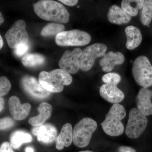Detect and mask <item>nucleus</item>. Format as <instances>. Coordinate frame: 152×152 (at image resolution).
<instances>
[{"label": "nucleus", "mask_w": 152, "mask_h": 152, "mask_svg": "<svg viewBox=\"0 0 152 152\" xmlns=\"http://www.w3.org/2000/svg\"><path fill=\"white\" fill-rule=\"evenodd\" d=\"M33 7L37 15L45 20L58 23H67L69 20V14L67 10L58 2L43 0L36 3Z\"/></svg>", "instance_id": "1"}, {"label": "nucleus", "mask_w": 152, "mask_h": 152, "mask_svg": "<svg viewBox=\"0 0 152 152\" xmlns=\"http://www.w3.org/2000/svg\"><path fill=\"white\" fill-rule=\"evenodd\" d=\"M124 107L119 104H113L101 126L105 133L112 137L121 135L124 131V127L121 120L126 116Z\"/></svg>", "instance_id": "2"}, {"label": "nucleus", "mask_w": 152, "mask_h": 152, "mask_svg": "<svg viewBox=\"0 0 152 152\" xmlns=\"http://www.w3.org/2000/svg\"><path fill=\"white\" fill-rule=\"evenodd\" d=\"M97 123L89 118H85L76 124L73 131V142L80 148L89 144L93 134L97 128Z\"/></svg>", "instance_id": "3"}, {"label": "nucleus", "mask_w": 152, "mask_h": 152, "mask_svg": "<svg viewBox=\"0 0 152 152\" xmlns=\"http://www.w3.org/2000/svg\"><path fill=\"white\" fill-rule=\"evenodd\" d=\"M132 74L136 83L144 88L152 86V65L145 56L138 57L133 63Z\"/></svg>", "instance_id": "4"}, {"label": "nucleus", "mask_w": 152, "mask_h": 152, "mask_svg": "<svg viewBox=\"0 0 152 152\" xmlns=\"http://www.w3.org/2000/svg\"><path fill=\"white\" fill-rule=\"evenodd\" d=\"M91 36L86 32L80 30L64 31L56 37V42L61 46H82L88 45Z\"/></svg>", "instance_id": "5"}, {"label": "nucleus", "mask_w": 152, "mask_h": 152, "mask_svg": "<svg viewBox=\"0 0 152 152\" xmlns=\"http://www.w3.org/2000/svg\"><path fill=\"white\" fill-rule=\"evenodd\" d=\"M148 120L137 108H133L129 113V118L126 128V135L130 138L139 137L145 130Z\"/></svg>", "instance_id": "6"}, {"label": "nucleus", "mask_w": 152, "mask_h": 152, "mask_svg": "<svg viewBox=\"0 0 152 152\" xmlns=\"http://www.w3.org/2000/svg\"><path fill=\"white\" fill-rule=\"evenodd\" d=\"M5 37L9 46L12 49L27 44L29 37L24 21L20 20L15 22L6 33Z\"/></svg>", "instance_id": "7"}, {"label": "nucleus", "mask_w": 152, "mask_h": 152, "mask_svg": "<svg viewBox=\"0 0 152 152\" xmlns=\"http://www.w3.org/2000/svg\"><path fill=\"white\" fill-rule=\"evenodd\" d=\"M107 48L105 44L99 43L93 44L86 48L80 58V69L84 72L91 69L97 58L104 56Z\"/></svg>", "instance_id": "8"}, {"label": "nucleus", "mask_w": 152, "mask_h": 152, "mask_svg": "<svg viewBox=\"0 0 152 152\" xmlns=\"http://www.w3.org/2000/svg\"><path fill=\"white\" fill-rule=\"evenodd\" d=\"M83 51L80 48L74 49L72 51L66 50L59 61V66L61 69L69 74H75L80 69V58Z\"/></svg>", "instance_id": "9"}, {"label": "nucleus", "mask_w": 152, "mask_h": 152, "mask_svg": "<svg viewBox=\"0 0 152 152\" xmlns=\"http://www.w3.org/2000/svg\"><path fill=\"white\" fill-rule=\"evenodd\" d=\"M21 84L25 91L35 99H45L50 94V93L44 88L39 81L32 76L23 77L21 80Z\"/></svg>", "instance_id": "10"}, {"label": "nucleus", "mask_w": 152, "mask_h": 152, "mask_svg": "<svg viewBox=\"0 0 152 152\" xmlns=\"http://www.w3.org/2000/svg\"><path fill=\"white\" fill-rule=\"evenodd\" d=\"M114 83L103 85L99 90L100 94L107 102L114 104H119L124 100V93Z\"/></svg>", "instance_id": "11"}, {"label": "nucleus", "mask_w": 152, "mask_h": 152, "mask_svg": "<svg viewBox=\"0 0 152 152\" xmlns=\"http://www.w3.org/2000/svg\"><path fill=\"white\" fill-rule=\"evenodd\" d=\"M33 134L37 136L39 142L43 143H52L56 140L57 136V130L53 125L46 124L35 126L32 129Z\"/></svg>", "instance_id": "12"}, {"label": "nucleus", "mask_w": 152, "mask_h": 152, "mask_svg": "<svg viewBox=\"0 0 152 152\" xmlns=\"http://www.w3.org/2000/svg\"><path fill=\"white\" fill-rule=\"evenodd\" d=\"M8 103L11 115L14 119L17 121H22L26 118L31 108L30 104H21L18 98L15 96H12L10 98Z\"/></svg>", "instance_id": "13"}, {"label": "nucleus", "mask_w": 152, "mask_h": 152, "mask_svg": "<svg viewBox=\"0 0 152 152\" xmlns=\"http://www.w3.org/2000/svg\"><path fill=\"white\" fill-rule=\"evenodd\" d=\"M152 97L151 90L142 88L136 98L137 108L146 116L152 115Z\"/></svg>", "instance_id": "14"}, {"label": "nucleus", "mask_w": 152, "mask_h": 152, "mask_svg": "<svg viewBox=\"0 0 152 152\" xmlns=\"http://www.w3.org/2000/svg\"><path fill=\"white\" fill-rule=\"evenodd\" d=\"M124 61V56L121 52L110 51L105 54L99 61V64L104 72H110L116 66L123 64Z\"/></svg>", "instance_id": "15"}, {"label": "nucleus", "mask_w": 152, "mask_h": 152, "mask_svg": "<svg viewBox=\"0 0 152 152\" xmlns=\"http://www.w3.org/2000/svg\"><path fill=\"white\" fill-rule=\"evenodd\" d=\"M39 81L44 88L50 93H60L64 90V86L50 73L45 71L40 73Z\"/></svg>", "instance_id": "16"}, {"label": "nucleus", "mask_w": 152, "mask_h": 152, "mask_svg": "<svg viewBox=\"0 0 152 152\" xmlns=\"http://www.w3.org/2000/svg\"><path fill=\"white\" fill-rule=\"evenodd\" d=\"M107 18L112 23L121 25L130 21L132 17L125 12L121 8L113 5L109 9Z\"/></svg>", "instance_id": "17"}, {"label": "nucleus", "mask_w": 152, "mask_h": 152, "mask_svg": "<svg viewBox=\"0 0 152 152\" xmlns=\"http://www.w3.org/2000/svg\"><path fill=\"white\" fill-rule=\"evenodd\" d=\"M73 129L71 124L67 123L63 126L59 135L56 139V148L61 150L70 146L73 141Z\"/></svg>", "instance_id": "18"}, {"label": "nucleus", "mask_w": 152, "mask_h": 152, "mask_svg": "<svg viewBox=\"0 0 152 152\" xmlns=\"http://www.w3.org/2000/svg\"><path fill=\"white\" fill-rule=\"evenodd\" d=\"M39 115L32 117L29 120V123L34 126H37L43 125L45 122L50 117L53 108L51 105L46 102L41 103L38 108Z\"/></svg>", "instance_id": "19"}, {"label": "nucleus", "mask_w": 152, "mask_h": 152, "mask_svg": "<svg viewBox=\"0 0 152 152\" xmlns=\"http://www.w3.org/2000/svg\"><path fill=\"white\" fill-rule=\"evenodd\" d=\"M127 37L126 47L128 50H132L137 48L142 41L140 30L134 26H128L125 28Z\"/></svg>", "instance_id": "20"}, {"label": "nucleus", "mask_w": 152, "mask_h": 152, "mask_svg": "<svg viewBox=\"0 0 152 152\" xmlns=\"http://www.w3.org/2000/svg\"><path fill=\"white\" fill-rule=\"evenodd\" d=\"M32 138L29 133L24 131L18 130L11 135L10 143L14 149H17L25 143L31 142Z\"/></svg>", "instance_id": "21"}, {"label": "nucleus", "mask_w": 152, "mask_h": 152, "mask_svg": "<svg viewBox=\"0 0 152 152\" xmlns=\"http://www.w3.org/2000/svg\"><path fill=\"white\" fill-rule=\"evenodd\" d=\"M143 0H123L122 1L121 8L131 17L136 16L139 10L142 8Z\"/></svg>", "instance_id": "22"}, {"label": "nucleus", "mask_w": 152, "mask_h": 152, "mask_svg": "<svg viewBox=\"0 0 152 152\" xmlns=\"http://www.w3.org/2000/svg\"><path fill=\"white\" fill-rule=\"evenodd\" d=\"M45 62V57L39 54H27L22 59L23 64L28 67H33L40 65L43 64Z\"/></svg>", "instance_id": "23"}, {"label": "nucleus", "mask_w": 152, "mask_h": 152, "mask_svg": "<svg viewBox=\"0 0 152 152\" xmlns=\"http://www.w3.org/2000/svg\"><path fill=\"white\" fill-rule=\"evenodd\" d=\"M152 19V0H145L141 12V21L144 26H149Z\"/></svg>", "instance_id": "24"}, {"label": "nucleus", "mask_w": 152, "mask_h": 152, "mask_svg": "<svg viewBox=\"0 0 152 152\" xmlns=\"http://www.w3.org/2000/svg\"><path fill=\"white\" fill-rule=\"evenodd\" d=\"M65 26L64 25L58 23H51L46 25L42 31L41 34L43 37L57 35L58 34L64 31Z\"/></svg>", "instance_id": "25"}, {"label": "nucleus", "mask_w": 152, "mask_h": 152, "mask_svg": "<svg viewBox=\"0 0 152 152\" xmlns=\"http://www.w3.org/2000/svg\"><path fill=\"white\" fill-rule=\"evenodd\" d=\"M49 73L63 86H69L72 81V78L70 74L61 69H55Z\"/></svg>", "instance_id": "26"}, {"label": "nucleus", "mask_w": 152, "mask_h": 152, "mask_svg": "<svg viewBox=\"0 0 152 152\" xmlns=\"http://www.w3.org/2000/svg\"><path fill=\"white\" fill-rule=\"evenodd\" d=\"M11 88L10 82L7 77L3 76L0 78V96H5L9 92Z\"/></svg>", "instance_id": "27"}, {"label": "nucleus", "mask_w": 152, "mask_h": 152, "mask_svg": "<svg viewBox=\"0 0 152 152\" xmlns=\"http://www.w3.org/2000/svg\"><path fill=\"white\" fill-rule=\"evenodd\" d=\"M121 77L115 73H109L104 75L102 78L103 81L106 84L114 83L118 85L121 81Z\"/></svg>", "instance_id": "28"}, {"label": "nucleus", "mask_w": 152, "mask_h": 152, "mask_svg": "<svg viewBox=\"0 0 152 152\" xmlns=\"http://www.w3.org/2000/svg\"><path fill=\"white\" fill-rule=\"evenodd\" d=\"M14 124V120L11 118H3L0 121V129L1 130L6 129L12 126Z\"/></svg>", "instance_id": "29"}, {"label": "nucleus", "mask_w": 152, "mask_h": 152, "mask_svg": "<svg viewBox=\"0 0 152 152\" xmlns=\"http://www.w3.org/2000/svg\"><path fill=\"white\" fill-rule=\"evenodd\" d=\"M29 49L28 44L21 45L19 46L16 48L15 49V53L18 56L20 57L26 53Z\"/></svg>", "instance_id": "30"}, {"label": "nucleus", "mask_w": 152, "mask_h": 152, "mask_svg": "<svg viewBox=\"0 0 152 152\" xmlns=\"http://www.w3.org/2000/svg\"><path fill=\"white\" fill-rule=\"evenodd\" d=\"M10 143L8 142L2 143L0 147V152H15Z\"/></svg>", "instance_id": "31"}, {"label": "nucleus", "mask_w": 152, "mask_h": 152, "mask_svg": "<svg viewBox=\"0 0 152 152\" xmlns=\"http://www.w3.org/2000/svg\"><path fill=\"white\" fill-rule=\"evenodd\" d=\"M118 152H137L136 150L131 147L122 146L118 149Z\"/></svg>", "instance_id": "32"}, {"label": "nucleus", "mask_w": 152, "mask_h": 152, "mask_svg": "<svg viewBox=\"0 0 152 152\" xmlns=\"http://www.w3.org/2000/svg\"><path fill=\"white\" fill-rule=\"evenodd\" d=\"M59 1L67 6H74L77 4L78 1L77 0H60Z\"/></svg>", "instance_id": "33"}, {"label": "nucleus", "mask_w": 152, "mask_h": 152, "mask_svg": "<svg viewBox=\"0 0 152 152\" xmlns=\"http://www.w3.org/2000/svg\"><path fill=\"white\" fill-rule=\"evenodd\" d=\"M4 106V101L2 97L0 98V111L1 112Z\"/></svg>", "instance_id": "34"}, {"label": "nucleus", "mask_w": 152, "mask_h": 152, "mask_svg": "<svg viewBox=\"0 0 152 152\" xmlns=\"http://www.w3.org/2000/svg\"><path fill=\"white\" fill-rule=\"evenodd\" d=\"M25 152H34V150L31 147H28L25 149Z\"/></svg>", "instance_id": "35"}, {"label": "nucleus", "mask_w": 152, "mask_h": 152, "mask_svg": "<svg viewBox=\"0 0 152 152\" xmlns=\"http://www.w3.org/2000/svg\"><path fill=\"white\" fill-rule=\"evenodd\" d=\"M4 17H3L1 13H0V24L1 25L4 23Z\"/></svg>", "instance_id": "36"}, {"label": "nucleus", "mask_w": 152, "mask_h": 152, "mask_svg": "<svg viewBox=\"0 0 152 152\" xmlns=\"http://www.w3.org/2000/svg\"><path fill=\"white\" fill-rule=\"evenodd\" d=\"M3 45V40L1 36H0V49H1Z\"/></svg>", "instance_id": "37"}, {"label": "nucleus", "mask_w": 152, "mask_h": 152, "mask_svg": "<svg viewBox=\"0 0 152 152\" xmlns=\"http://www.w3.org/2000/svg\"><path fill=\"white\" fill-rule=\"evenodd\" d=\"M79 152H94L92 151H80Z\"/></svg>", "instance_id": "38"}]
</instances>
